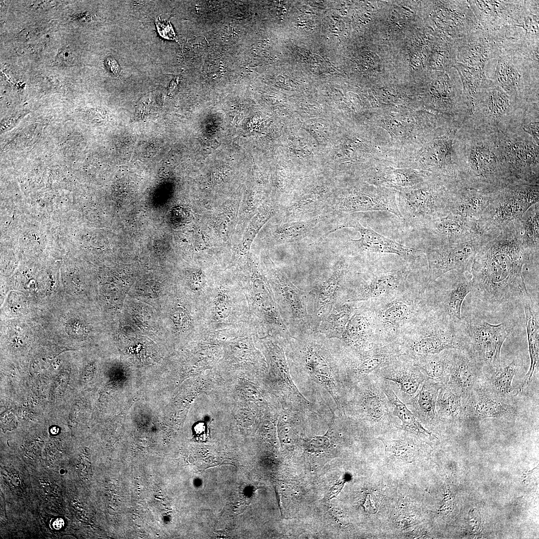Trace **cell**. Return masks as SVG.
Segmentation results:
<instances>
[{
	"mask_svg": "<svg viewBox=\"0 0 539 539\" xmlns=\"http://www.w3.org/2000/svg\"><path fill=\"white\" fill-rule=\"evenodd\" d=\"M539 42L502 41L485 67V76L516 101L539 103Z\"/></svg>",
	"mask_w": 539,
	"mask_h": 539,
	"instance_id": "cell-3",
	"label": "cell"
},
{
	"mask_svg": "<svg viewBox=\"0 0 539 539\" xmlns=\"http://www.w3.org/2000/svg\"><path fill=\"white\" fill-rule=\"evenodd\" d=\"M232 304L228 292L224 289L217 291L214 301L213 312L217 319L223 321L227 318L231 311Z\"/></svg>",
	"mask_w": 539,
	"mask_h": 539,
	"instance_id": "cell-39",
	"label": "cell"
},
{
	"mask_svg": "<svg viewBox=\"0 0 539 539\" xmlns=\"http://www.w3.org/2000/svg\"><path fill=\"white\" fill-rule=\"evenodd\" d=\"M349 265L346 258L341 257L327 276L312 291L311 316L314 332L336 302L340 288L347 278Z\"/></svg>",
	"mask_w": 539,
	"mask_h": 539,
	"instance_id": "cell-20",
	"label": "cell"
},
{
	"mask_svg": "<svg viewBox=\"0 0 539 539\" xmlns=\"http://www.w3.org/2000/svg\"><path fill=\"white\" fill-rule=\"evenodd\" d=\"M523 130L529 134L539 145V121H531L525 123L521 125Z\"/></svg>",
	"mask_w": 539,
	"mask_h": 539,
	"instance_id": "cell-41",
	"label": "cell"
},
{
	"mask_svg": "<svg viewBox=\"0 0 539 539\" xmlns=\"http://www.w3.org/2000/svg\"><path fill=\"white\" fill-rule=\"evenodd\" d=\"M396 342L401 354L413 360L446 350L464 348L459 322L439 313L428 318L416 332Z\"/></svg>",
	"mask_w": 539,
	"mask_h": 539,
	"instance_id": "cell-7",
	"label": "cell"
},
{
	"mask_svg": "<svg viewBox=\"0 0 539 539\" xmlns=\"http://www.w3.org/2000/svg\"><path fill=\"white\" fill-rule=\"evenodd\" d=\"M481 235L464 243L425 248L428 264V282H433L452 270L470 272L476 253L481 243Z\"/></svg>",
	"mask_w": 539,
	"mask_h": 539,
	"instance_id": "cell-13",
	"label": "cell"
},
{
	"mask_svg": "<svg viewBox=\"0 0 539 539\" xmlns=\"http://www.w3.org/2000/svg\"><path fill=\"white\" fill-rule=\"evenodd\" d=\"M442 384L427 378L418 394L407 405L420 422L424 425L438 424L436 406L439 390Z\"/></svg>",
	"mask_w": 539,
	"mask_h": 539,
	"instance_id": "cell-28",
	"label": "cell"
},
{
	"mask_svg": "<svg viewBox=\"0 0 539 539\" xmlns=\"http://www.w3.org/2000/svg\"><path fill=\"white\" fill-rule=\"evenodd\" d=\"M73 54L68 49H64L61 51L59 54V57L61 60L66 64H70L73 61L74 59Z\"/></svg>",
	"mask_w": 539,
	"mask_h": 539,
	"instance_id": "cell-42",
	"label": "cell"
},
{
	"mask_svg": "<svg viewBox=\"0 0 539 539\" xmlns=\"http://www.w3.org/2000/svg\"><path fill=\"white\" fill-rule=\"evenodd\" d=\"M517 364L513 361L498 370L484 371L482 386L491 394L507 400L513 391L512 382L517 371Z\"/></svg>",
	"mask_w": 539,
	"mask_h": 539,
	"instance_id": "cell-33",
	"label": "cell"
},
{
	"mask_svg": "<svg viewBox=\"0 0 539 539\" xmlns=\"http://www.w3.org/2000/svg\"><path fill=\"white\" fill-rule=\"evenodd\" d=\"M347 227L353 228L360 235L357 240L350 239L347 241L348 247L355 253L394 254L410 261L419 257L422 252L386 238L370 227L363 226L358 219L351 216L336 223L332 231Z\"/></svg>",
	"mask_w": 539,
	"mask_h": 539,
	"instance_id": "cell-16",
	"label": "cell"
},
{
	"mask_svg": "<svg viewBox=\"0 0 539 539\" xmlns=\"http://www.w3.org/2000/svg\"><path fill=\"white\" fill-rule=\"evenodd\" d=\"M343 486V483H340V484H338L337 485H335L332 489V490H331V492L330 493V497H331L332 498H333L334 497H336L337 496V495L338 494V493L341 491V490Z\"/></svg>",
	"mask_w": 539,
	"mask_h": 539,
	"instance_id": "cell-44",
	"label": "cell"
},
{
	"mask_svg": "<svg viewBox=\"0 0 539 539\" xmlns=\"http://www.w3.org/2000/svg\"><path fill=\"white\" fill-rule=\"evenodd\" d=\"M377 211L390 212L403 219L394 196L377 189L354 192L339 198L331 204L329 214Z\"/></svg>",
	"mask_w": 539,
	"mask_h": 539,
	"instance_id": "cell-21",
	"label": "cell"
},
{
	"mask_svg": "<svg viewBox=\"0 0 539 539\" xmlns=\"http://www.w3.org/2000/svg\"><path fill=\"white\" fill-rule=\"evenodd\" d=\"M409 272L405 268L374 272L352 286H342L336 302H363L399 291L404 287Z\"/></svg>",
	"mask_w": 539,
	"mask_h": 539,
	"instance_id": "cell-15",
	"label": "cell"
},
{
	"mask_svg": "<svg viewBox=\"0 0 539 539\" xmlns=\"http://www.w3.org/2000/svg\"><path fill=\"white\" fill-rule=\"evenodd\" d=\"M378 439L383 443L387 456L407 462L415 460L421 449V447L412 439H394L379 437Z\"/></svg>",
	"mask_w": 539,
	"mask_h": 539,
	"instance_id": "cell-38",
	"label": "cell"
},
{
	"mask_svg": "<svg viewBox=\"0 0 539 539\" xmlns=\"http://www.w3.org/2000/svg\"><path fill=\"white\" fill-rule=\"evenodd\" d=\"M495 192L485 193L462 186L453 198L448 212L478 220L492 201Z\"/></svg>",
	"mask_w": 539,
	"mask_h": 539,
	"instance_id": "cell-27",
	"label": "cell"
},
{
	"mask_svg": "<svg viewBox=\"0 0 539 539\" xmlns=\"http://www.w3.org/2000/svg\"><path fill=\"white\" fill-rule=\"evenodd\" d=\"M456 134L458 180L465 187L493 193L518 184L504 159L500 131L467 119Z\"/></svg>",
	"mask_w": 539,
	"mask_h": 539,
	"instance_id": "cell-2",
	"label": "cell"
},
{
	"mask_svg": "<svg viewBox=\"0 0 539 539\" xmlns=\"http://www.w3.org/2000/svg\"><path fill=\"white\" fill-rule=\"evenodd\" d=\"M516 225L524 246L530 250L539 252V204L531 206Z\"/></svg>",
	"mask_w": 539,
	"mask_h": 539,
	"instance_id": "cell-36",
	"label": "cell"
},
{
	"mask_svg": "<svg viewBox=\"0 0 539 539\" xmlns=\"http://www.w3.org/2000/svg\"><path fill=\"white\" fill-rule=\"evenodd\" d=\"M382 388L391 404L393 413L402 422L398 429L405 431L420 439H431L434 436L426 430L415 415L397 396L389 383L381 378Z\"/></svg>",
	"mask_w": 539,
	"mask_h": 539,
	"instance_id": "cell-29",
	"label": "cell"
},
{
	"mask_svg": "<svg viewBox=\"0 0 539 539\" xmlns=\"http://www.w3.org/2000/svg\"><path fill=\"white\" fill-rule=\"evenodd\" d=\"M352 351L370 349L381 343L375 333L374 316L366 304L357 306L340 340Z\"/></svg>",
	"mask_w": 539,
	"mask_h": 539,
	"instance_id": "cell-23",
	"label": "cell"
},
{
	"mask_svg": "<svg viewBox=\"0 0 539 539\" xmlns=\"http://www.w3.org/2000/svg\"><path fill=\"white\" fill-rule=\"evenodd\" d=\"M354 400V409L359 417L376 429H398L400 425L391 403L375 374L363 379Z\"/></svg>",
	"mask_w": 539,
	"mask_h": 539,
	"instance_id": "cell-11",
	"label": "cell"
},
{
	"mask_svg": "<svg viewBox=\"0 0 539 539\" xmlns=\"http://www.w3.org/2000/svg\"><path fill=\"white\" fill-rule=\"evenodd\" d=\"M327 219V215L319 216L309 220L288 222L276 231V238L282 243H292L310 235L320 223Z\"/></svg>",
	"mask_w": 539,
	"mask_h": 539,
	"instance_id": "cell-35",
	"label": "cell"
},
{
	"mask_svg": "<svg viewBox=\"0 0 539 539\" xmlns=\"http://www.w3.org/2000/svg\"><path fill=\"white\" fill-rule=\"evenodd\" d=\"M436 409L440 422H454L465 417L461 397L446 384L439 390Z\"/></svg>",
	"mask_w": 539,
	"mask_h": 539,
	"instance_id": "cell-34",
	"label": "cell"
},
{
	"mask_svg": "<svg viewBox=\"0 0 539 539\" xmlns=\"http://www.w3.org/2000/svg\"><path fill=\"white\" fill-rule=\"evenodd\" d=\"M419 228L426 239V248L462 243L482 235L477 220L450 212L430 219Z\"/></svg>",
	"mask_w": 539,
	"mask_h": 539,
	"instance_id": "cell-14",
	"label": "cell"
},
{
	"mask_svg": "<svg viewBox=\"0 0 539 539\" xmlns=\"http://www.w3.org/2000/svg\"><path fill=\"white\" fill-rule=\"evenodd\" d=\"M335 513H334L333 512H332V514L334 515V516H335L337 518L339 519L340 521H341V520L342 521H345V518L344 517V515H343L342 514V513H341L340 512H336V509H335Z\"/></svg>",
	"mask_w": 539,
	"mask_h": 539,
	"instance_id": "cell-45",
	"label": "cell"
},
{
	"mask_svg": "<svg viewBox=\"0 0 539 539\" xmlns=\"http://www.w3.org/2000/svg\"><path fill=\"white\" fill-rule=\"evenodd\" d=\"M420 292H400L371 308L376 335L397 334L418 314L423 304ZM380 337V336H379Z\"/></svg>",
	"mask_w": 539,
	"mask_h": 539,
	"instance_id": "cell-12",
	"label": "cell"
},
{
	"mask_svg": "<svg viewBox=\"0 0 539 539\" xmlns=\"http://www.w3.org/2000/svg\"><path fill=\"white\" fill-rule=\"evenodd\" d=\"M457 71L461 79L463 93L472 113L474 102L485 76L484 68L467 66L456 62L452 66Z\"/></svg>",
	"mask_w": 539,
	"mask_h": 539,
	"instance_id": "cell-37",
	"label": "cell"
},
{
	"mask_svg": "<svg viewBox=\"0 0 539 539\" xmlns=\"http://www.w3.org/2000/svg\"><path fill=\"white\" fill-rule=\"evenodd\" d=\"M521 126L500 131L505 163L518 183L539 185V145Z\"/></svg>",
	"mask_w": 539,
	"mask_h": 539,
	"instance_id": "cell-10",
	"label": "cell"
},
{
	"mask_svg": "<svg viewBox=\"0 0 539 539\" xmlns=\"http://www.w3.org/2000/svg\"><path fill=\"white\" fill-rule=\"evenodd\" d=\"M106 65L108 69L110 70V72L117 74L119 71V67L116 61L111 58L107 59L106 60Z\"/></svg>",
	"mask_w": 539,
	"mask_h": 539,
	"instance_id": "cell-43",
	"label": "cell"
},
{
	"mask_svg": "<svg viewBox=\"0 0 539 539\" xmlns=\"http://www.w3.org/2000/svg\"><path fill=\"white\" fill-rule=\"evenodd\" d=\"M387 381L398 398L406 405L418 394L428 378L412 359L400 354L375 373Z\"/></svg>",
	"mask_w": 539,
	"mask_h": 539,
	"instance_id": "cell-18",
	"label": "cell"
},
{
	"mask_svg": "<svg viewBox=\"0 0 539 539\" xmlns=\"http://www.w3.org/2000/svg\"><path fill=\"white\" fill-rule=\"evenodd\" d=\"M484 370L465 349H454L452 365L446 384L463 401L482 386Z\"/></svg>",
	"mask_w": 539,
	"mask_h": 539,
	"instance_id": "cell-22",
	"label": "cell"
},
{
	"mask_svg": "<svg viewBox=\"0 0 539 539\" xmlns=\"http://www.w3.org/2000/svg\"><path fill=\"white\" fill-rule=\"evenodd\" d=\"M457 62L485 69L497 54L500 41L497 31L482 27L458 38L453 39Z\"/></svg>",
	"mask_w": 539,
	"mask_h": 539,
	"instance_id": "cell-19",
	"label": "cell"
},
{
	"mask_svg": "<svg viewBox=\"0 0 539 539\" xmlns=\"http://www.w3.org/2000/svg\"><path fill=\"white\" fill-rule=\"evenodd\" d=\"M352 352V359L349 360L352 371L361 379L375 374L401 354L396 341L379 343L370 349Z\"/></svg>",
	"mask_w": 539,
	"mask_h": 539,
	"instance_id": "cell-25",
	"label": "cell"
},
{
	"mask_svg": "<svg viewBox=\"0 0 539 539\" xmlns=\"http://www.w3.org/2000/svg\"><path fill=\"white\" fill-rule=\"evenodd\" d=\"M459 325L464 349L482 366L484 371L500 369L502 345L513 330V322L492 324L479 317L462 318Z\"/></svg>",
	"mask_w": 539,
	"mask_h": 539,
	"instance_id": "cell-6",
	"label": "cell"
},
{
	"mask_svg": "<svg viewBox=\"0 0 539 539\" xmlns=\"http://www.w3.org/2000/svg\"><path fill=\"white\" fill-rule=\"evenodd\" d=\"M526 316L529 351L531 360L530 367L523 382L518 388L516 395L523 391L532 381L533 374L539 367V326L537 312L533 310V301L530 297L523 303Z\"/></svg>",
	"mask_w": 539,
	"mask_h": 539,
	"instance_id": "cell-31",
	"label": "cell"
},
{
	"mask_svg": "<svg viewBox=\"0 0 539 539\" xmlns=\"http://www.w3.org/2000/svg\"><path fill=\"white\" fill-rule=\"evenodd\" d=\"M451 281L445 290L442 301V309L438 312L458 322L461 319V307L467 295L473 291L471 277L466 272L452 270Z\"/></svg>",
	"mask_w": 539,
	"mask_h": 539,
	"instance_id": "cell-26",
	"label": "cell"
},
{
	"mask_svg": "<svg viewBox=\"0 0 539 539\" xmlns=\"http://www.w3.org/2000/svg\"><path fill=\"white\" fill-rule=\"evenodd\" d=\"M462 186L455 179L431 180L419 188L402 194L398 206L402 218L419 227L430 219L448 211L449 205Z\"/></svg>",
	"mask_w": 539,
	"mask_h": 539,
	"instance_id": "cell-5",
	"label": "cell"
},
{
	"mask_svg": "<svg viewBox=\"0 0 539 539\" xmlns=\"http://www.w3.org/2000/svg\"><path fill=\"white\" fill-rule=\"evenodd\" d=\"M481 243L470 270L476 297L491 307L521 302L531 296L523 274L524 267L539 252L523 243L516 222L481 235Z\"/></svg>",
	"mask_w": 539,
	"mask_h": 539,
	"instance_id": "cell-1",
	"label": "cell"
},
{
	"mask_svg": "<svg viewBox=\"0 0 539 539\" xmlns=\"http://www.w3.org/2000/svg\"><path fill=\"white\" fill-rule=\"evenodd\" d=\"M465 417L473 420L512 417L516 409L506 399L491 394L482 386L463 401Z\"/></svg>",
	"mask_w": 539,
	"mask_h": 539,
	"instance_id": "cell-24",
	"label": "cell"
},
{
	"mask_svg": "<svg viewBox=\"0 0 539 539\" xmlns=\"http://www.w3.org/2000/svg\"><path fill=\"white\" fill-rule=\"evenodd\" d=\"M535 105L516 101L485 76L468 119L477 125L503 131L521 126Z\"/></svg>",
	"mask_w": 539,
	"mask_h": 539,
	"instance_id": "cell-4",
	"label": "cell"
},
{
	"mask_svg": "<svg viewBox=\"0 0 539 539\" xmlns=\"http://www.w3.org/2000/svg\"><path fill=\"white\" fill-rule=\"evenodd\" d=\"M453 350L422 356L413 360L428 378L442 384H446L452 365Z\"/></svg>",
	"mask_w": 539,
	"mask_h": 539,
	"instance_id": "cell-32",
	"label": "cell"
},
{
	"mask_svg": "<svg viewBox=\"0 0 539 539\" xmlns=\"http://www.w3.org/2000/svg\"><path fill=\"white\" fill-rule=\"evenodd\" d=\"M534 0H467L481 27L497 31L520 25Z\"/></svg>",
	"mask_w": 539,
	"mask_h": 539,
	"instance_id": "cell-17",
	"label": "cell"
},
{
	"mask_svg": "<svg viewBox=\"0 0 539 539\" xmlns=\"http://www.w3.org/2000/svg\"><path fill=\"white\" fill-rule=\"evenodd\" d=\"M330 445L329 439L324 436H316L308 440L306 443L307 450L315 452L326 449Z\"/></svg>",
	"mask_w": 539,
	"mask_h": 539,
	"instance_id": "cell-40",
	"label": "cell"
},
{
	"mask_svg": "<svg viewBox=\"0 0 539 539\" xmlns=\"http://www.w3.org/2000/svg\"><path fill=\"white\" fill-rule=\"evenodd\" d=\"M357 302H336L316 332L329 339L340 340L358 305Z\"/></svg>",
	"mask_w": 539,
	"mask_h": 539,
	"instance_id": "cell-30",
	"label": "cell"
},
{
	"mask_svg": "<svg viewBox=\"0 0 539 539\" xmlns=\"http://www.w3.org/2000/svg\"><path fill=\"white\" fill-rule=\"evenodd\" d=\"M539 185L516 184L495 192L478 220L481 233L504 227L520 219L531 206L539 202Z\"/></svg>",
	"mask_w": 539,
	"mask_h": 539,
	"instance_id": "cell-8",
	"label": "cell"
},
{
	"mask_svg": "<svg viewBox=\"0 0 539 539\" xmlns=\"http://www.w3.org/2000/svg\"><path fill=\"white\" fill-rule=\"evenodd\" d=\"M269 270L278 312L291 336L314 332L310 293L296 287L272 265L269 264Z\"/></svg>",
	"mask_w": 539,
	"mask_h": 539,
	"instance_id": "cell-9",
	"label": "cell"
}]
</instances>
